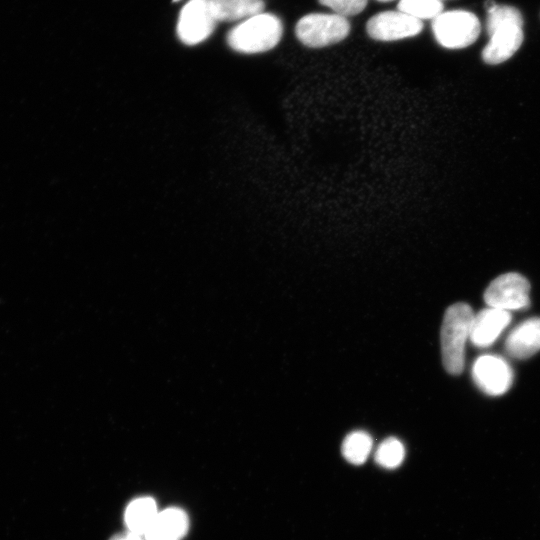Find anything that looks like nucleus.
Here are the masks:
<instances>
[{"instance_id": "obj_5", "label": "nucleus", "mask_w": 540, "mask_h": 540, "mask_svg": "<svg viewBox=\"0 0 540 540\" xmlns=\"http://www.w3.org/2000/svg\"><path fill=\"white\" fill-rule=\"evenodd\" d=\"M530 283L518 273L496 277L484 292L485 303L505 311L526 309L530 306Z\"/></svg>"}, {"instance_id": "obj_1", "label": "nucleus", "mask_w": 540, "mask_h": 540, "mask_svg": "<svg viewBox=\"0 0 540 540\" xmlns=\"http://www.w3.org/2000/svg\"><path fill=\"white\" fill-rule=\"evenodd\" d=\"M472 308L463 302L449 306L441 326L443 366L449 374L459 375L465 364V345L470 338L474 317Z\"/></svg>"}, {"instance_id": "obj_21", "label": "nucleus", "mask_w": 540, "mask_h": 540, "mask_svg": "<svg viewBox=\"0 0 540 540\" xmlns=\"http://www.w3.org/2000/svg\"><path fill=\"white\" fill-rule=\"evenodd\" d=\"M379 2H389V1H392V0H377Z\"/></svg>"}, {"instance_id": "obj_15", "label": "nucleus", "mask_w": 540, "mask_h": 540, "mask_svg": "<svg viewBox=\"0 0 540 540\" xmlns=\"http://www.w3.org/2000/svg\"><path fill=\"white\" fill-rule=\"evenodd\" d=\"M372 443V438L367 432L353 431L345 437L342 443V455L348 462L361 465L367 460L372 449Z\"/></svg>"}, {"instance_id": "obj_22", "label": "nucleus", "mask_w": 540, "mask_h": 540, "mask_svg": "<svg viewBox=\"0 0 540 540\" xmlns=\"http://www.w3.org/2000/svg\"><path fill=\"white\" fill-rule=\"evenodd\" d=\"M438 1H441V0H438Z\"/></svg>"}, {"instance_id": "obj_7", "label": "nucleus", "mask_w": 540, "mask_h": 540, "mask_svg": "<svg viewBox=\"0 0 540 540\" xmlns=\"http://www.w3.org/2000/svg\"><path fill=\"white\" fill-rule=\"evenodd\" d=\"M472 378L477 387L487 395L500 396L506 393L514 379L509 363L497 355H481L472 366Z\"/></svg>"}, {"instance_id": "obj_2", "label": "nucleus", "mask_w": 540, "mask_h": 540, "mask_svg": "<svg viewBox=\"0 0 540 540\" xmlns=\"http://www.w3.org/2000/svg\"><path fill=\"white\" fill-rule=\"evenodd\" d=\"M283 34L281 20L271 13H259L235 26L227 35L229 46L241 53H261L274 48Z\"/></svg>"}, {"instance_id": "obj_4", "label": "nucleus", "mask_w": 540, "mask_h": 540, "mask_svg": "<svg viewBox=\"0 0 540 540\" xmlns=\"http://www.w3.org/2000/svg\"><path fill=\"white\" fill-rule=\"evenodd\" d=\"M480 29L478 18L464 10L442 12L432 21L435 39L448 49H460L471 45L478 38Z\"/></svg>"}, {"instance_id": "obj_20", "label": "nucleus", "mask_w": 540, "mask_h": 540, "mask_svg": "<svg viewBox=\"0 0 540 540\" xmlns=\"http://www.w3.org/2000/svg\"><path fill=\"white\" fill-rule=\"evenodd\" d=\"M109 540H145V538L143 539L141 535L128 530L127 532L112 536Z\"/></svg>"}, {"instance_id": "obj_11", "label": "nucleus", "mask_w": 540, "mask_h": 540, "mask_svg": "<svg viewBox=\"0 0 540 540\" xmlns=\"http://www.w3.org/2000/svg\"><path fill=\"white\" fill-rule=\"evenodd\" d=\"M189 530L187 513L180 508H167L157 514L144 535L145 540H182Z\"/></svg>"}, {"instance_id": "obj_12", "label": "nucleus", "mask_w": 540, "mask_h": 540, "mask_svg": "<svg viewBox=\"0 0 540 540\" xmlns=\"http://www.w3.org/2000/svg\"><path fill=\"white\" fill-rule=\"evenodd\" d=\"M489 38L482 58L487 64L496 65L508 60L519 49L524 36L521 27H507L495 31Z\"/></svg>"}, {"instance_id": "obj_18", "label": "nucleus", "mask_w": 540, "mask_h": 540, "mask_svg": "<svg viewBox=\"0 0 540 540\" xmlns=\"http://www.w3.org/2000/svg\"><path fill=\"white\" fill-rule=\"evenodd\" d=\"M404 456L405 449L402 442L395 437H389L376 449L375 461L384 468L393 469L402 463Z\"/></svg>"}, {"instance_id": "obj_3", "label": "nucleus", "mask_w": 540, "mask_h": 540, "mask_svg": "<svg viewBox=\"0 0 540 540\" xmlns=\"http://www.w3.org/2000/svg\"><path fill=\"white\" fill-rule=\"evenodd\" d=\"M349 32V21L337 14L310 13L302 17L295 26L298 40L311 48H321L340 42Z\"/></svg>"}, {"instance_id": "obj_9", "label": "nucleus", "mask_w": 540, "mask_h": 540, "mask_svg": "<svg viewBox=\"0 0 540 540\" xmlns=\"http://www.w3.org/2000/svg\"><path fill=\"white\" fill-rule=\"evenodd\" d=\"M511 319L509 311L492 307L482 309L473 317L469 340L478 348L489 347L509 325Z\"/></svg>"}, {"instance_id": "obj_13", "label": "nucleus", "mask_w": 540, "mask_h": 540, "mask_svg": "<svg viewBox=\"0 0 540 540\" xmlns=\"http://www.w3.org/2000/svg\"><path fill=\"white\" fill-rule=\"evenodd\" d=\"M157 514L155 500L151 497H140L129 503L124 518L129 531L144 536Z\"/></svg>"}, {"instance_id": "obj_14", "label": "nucleus", "mask_w": 540, "mask_h": 540, "mask_svg": "<svg viewBox=\"0 0 540 540\" xmlns=\"http://www.w3.org/2000/svg\"><path fill=\"white\" fill-rule=\"evenodd\" d=\"M217 21H235L247 19L262 13L263 0H211Z\"/></svg>"}, {"instance_id": "obj_17", "label": "nucleus", "mask_w": 540, "mask_h": 540, "mask_svg": "<svg viewBox=\"0 0 540 540\" xmlns=\"http://www.w3.org/2000/svg\"><path fill=\"white\" fill-rule=\"evenodd\" d=\"M397 9L422 21L439 16L443 11V4L438 0H400Z\"/></svg>"}, {"instance_id": "obj_6", "label": "nucleus", "mask_w": 540, "mask_h": 540, "mask_svg": "<svg viewBox=\"0 0 540 540\" xmlns=\"http://www.w3.org/2000/svg\"><path fill=\"white\" fill-rule=\"evenodd\" d=\"M216 22L211 0H190L179 15L178 37L187 45L198 44L212 34Z\"/></svg>"}, {"instance_id": "obj_19", "label": "nucleus", "mask_w": 540, "mask_h": 540, "mask_svg": "<svg viewBox=\"0 0 540 540\" xmlns=\"http://www.w3.org/2000/svg\"><path fill=\"white\" fill-rule=\"evenodd\" d=\"M318 2L332 9L335 14L347 18L362 12L368 0H318Z\"/></svg>"}, {"instance_id": "obj_10", "label": "nucleus", "mask_w": 540, "mask_h": 540, "mask_svg": "<svg viewBox=\"0 0 540 540\" xmlns=\"http://www.w3.org/2000/svg\"><path fill=\"white\" fill-rule=\"evenodd\" d=\"M505 351L516 359H526L540 351V317L518 324L506 338Z\"/></svg>"}, {"instance_id": "obj_16", "label": "nucleus", "mask_w": 540, "mask_h": 540, "mask_svg": "<svg viewBox=\"0 0 540 540\" xmlns=\"http://www.w3.org/2000/svg\"><path fill=\"white\" fill-rule=\"evenodd\" d=\"M486 31L490 36L495 31L507 27L523 26V17L520 11L508 5H496L487 11Z\"/></svg>"}, {"instance_id": "obj_8", "label": "nucleus", "mask_w": 540, "mask_h": 540, "mask_svg": "<svg viewBox=\"0 0 540 540\" xmlns=\"http://www.w3.org/2000/svg\"><path fill=\"white\" fill-rule=\"evenodd\" d=\"M423 23L399 10L383 11L372 16L367 24L368 35L378 41H395L419 34Z\"/></svg>"}]
</instances>
